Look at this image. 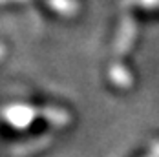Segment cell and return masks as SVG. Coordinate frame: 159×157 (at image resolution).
<instances>
[]
</instances>
